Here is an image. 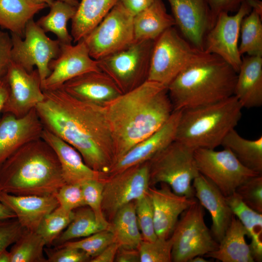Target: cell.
Listing matches in <instances>:
<instances>
[{"label":"cell","mask_w":262,"mask_h":262,"mask_svg":"<svg viewBox=\"0 0 262 262\" xmlns=\"http://www.w3.org/2000/svg\"><path fill=\"white\" fill-rule=\"evenodd\" d=\"M110 224V230L119 247L138 249L143 239L137 221L135 201L119 209Z\"/></svg>","instance_id":"4dcf8cb0"},{"label":"cell","mask_w":262,"mask_h":262,"mask_svg":"<svg viewBox=\"0 0 262 262\" xmlns=\"http://www.w3.org/2000/svg\"><path fill=\"white\" fill-rule=\"evenodd\" d=\"M149 187L148 161L107 176L102 192V210L105 218L110 223L119 209L147 194Z\"/></svg>","instance_id":"4fadbf2b"},{"label":"cell","mask_w":262,"mask_h":262,"mask_svg":"<svg viewBox=\"0 0 262 262\" xmlns=\"http://www.w3.org/2000/svg\"><path fill=\"white\" fill-rule=\"evenodd\" d=\"M194 156L199 173L213 183L226 197L249 179L258 175L243 164L228 148H197Z\"/></svg>","instance_id":"8fae6325"},{"label":"cell","mask_w":262,"mask_h":262,"mask_svg":"<svg viewBox=\"0 0 262 262\" xmlns=\"http://www.w3.org/2000/svg\"><path fill=\"white\" fill-rule=\"evenodd\" d=\"M149 186L148 193L153 206L155 230L158 238H169L181 214L196 200L175 193L168 185Z\"/></svg>","instance_id":"d6986e66"},{"label":"cell","mask_w":262,"mask_h":262,"mask_svg":"<svg viewBox=\"0 0 262 262\" xmlns=\"http://www.w3.org/2000/svg\"><path fill=\"white\" fill-rule=\"evenodd\" d=\"M119 246L115 241L108 246L98 256L93 258L90 262H113L118 249Z\"/></svg>","instance_id":"681fc988"},{"label":"cell","mask_w":262,"mask_h":262,"mask_svg":"<svg viewBox=\"0 0 262 262\" xmlns=\"http://www.w3.org/2000/svg\"><path fill=\"white\" fill-rule=\"evenodd\" d=\"M251 7L252 10L262 16V2L260 0H246Z\"/></svg>","instance_id":"db71d44e"},{"label":"cell","mask_w":262,"mask_h":262,"mask_svg":"<svg viewBox=\"0 0 262 262\" xmlns=\"http://www.w3.org/2000/svg\"><path fill=\"white\" fill-rule=\"evenodd\" d=\"M47 7L31 0H0V28L23 38L27 23Z\"/></svg>","instance_id":"f1b7e54d"},{"label":"cell","mask_w":262,"mask_h":262,"mask_svg":"<svg viewBox=\"0 0 262 262\" xmlns=\"http://www.w3.org/2000/svg\"><path fill=\"white\" fill-rule=\"evenodd\" d=\"M58 56L49 63L50 73L42 82L43 91L61 88L67 81L87 72L99 70L81 40L76 45L60 44Z\"/></svg>","instance_id":"2e32d148"},{"label":"cell","mask_w":262,"mask_h":262,"mask_svg":"<svg viewBox=\"0 0 262 262\" xmlns=\"http://www.w3.org/2000/svg\"><path fill=\"white\" fill-rule=\"evenodd\" d=\"M47 262H86L91 258L81 249L60 246L51 249L44 248Z\"/></svg>","instance_id":"ee69618b"},{"label":"cell","mask_w":262,"mask_h":262,"mask_svg":"<svg viewBox=\"0 0 262 262\" xmlns=\"http://www.w3.org/2000/svg\"><path fill=\"white\" fill-rule=\"evenodd\" d=\"M233 213L240 221L251 239L249 244L255 261L262 260V213L246 205L236 193L226 196Z\"/></svg>","instance_id":"f546056e"},{"label":"cell","mask_w":262,"mask_h":262,"mask_svg":"<svg viewBox=\"0 0 262 262\" xmlns=\"http://www.w3.org/2000/svg\"><path fill=\"white\" fill-rule=\"evenodd\" d=\"M260 15L252 10L242 20L239 52L242 56H262V22Z\"/></svg>","instance_id":"d590c367"},{"label":"cell","mask_w":262,"mask_h":262,"mask_svg":"<svg viewBox=\"0 0 262 262\" xmlns=\"http://www.w3.org/2000/svg\"><path fill=\"white\" fill-rule=\"evenodd\" d=\"M61 87L79 100L101 107L123 94L112 79L100 70L80 75Z\"/></svg>","instance_id":"44dd1931"},{"label":"cell","mask_w":262,"mask_h":262,"mask_svg":"<svg viewBox=\"0 0 262 262\" xmlns=\"http://www.w3.org/2000/svg\"><path fill=\"white\" fill-rule=\"evenodd\" d=\"M5 78L9 91L2 113L21 117L43 100L42 82L36 68L29 72L12 61Z\"/></svg>","instance_id":"9a60e30c"},{"label":"cell","mask_w":262,"mask_h":262,"mask_svg":"<svg viewBox=\"0 0 262 262\" xmlns=\"http://www.w3.org/2000/svg\"><path fill=\"white\" fill-rule=\"evenodd\" d=\"M209 261H207L204 259L202 256H196L192 258L189 262H207Z\"/></svg>","instance_id":"9f6ffc18"},{"label":"cell","mask_w":262,"mask_h":262,"mask_svg":"<svg viewBox=\"0 0 262 262\" xmlns=\"http://www.w3.org/2000/svg\"><path fill=\"white\" fill-rule=\"evenodd\" d=\"M237 73L218 56L208 54L167 86L174 111L215 103L234 94Z\"/></svg>","instance_id":"277c9868"},{"label":"cell","mask_w":262,"mask_h":262,"mask_svg":"<svg viewBox=\"0 0 262 262\" xmlns=\"http://www.w3.org/2000/svg\"><path fill=\"white\" fill-rule=\"evenodd\" d=\"M0 262H11L10 253L6 249L0 252Z\"/></svg>","instance_id":"11a10c76"},{"label":"cell","mask_w":262,"mask_h":262,"mask_svg":"<svg viewBox=\"0 0 262 262\" xmlns=\"http://www.w3.org/2000/svg\"><path fill=\"white\" fill-rule=\"evenodd\" d=\"M221 146L230 150L245 166L262 174V136L255 140H248L241 136L234 129L225 137Z\"/></svg>","instance_id":"1f68e13d"},{"label":"cell","mask_w":262,"mask_h":262,"mask_svg":"<svg viewBox=\"0 0 262 262\" xmlns=\"http://www.w3.org/2000/svg\"><path fill=\"white\" fill-rule=\"evenodd\" d=\"M65 184L56 154L41 138L24 144L0 165V192L55 196Z\"/></svg>","instance_id":"3957f363"},{"label":"cell","mask_w":262,"mask_h":262,"mask_svg":"<svg viewBox=\"0 0 262 262\" xmlns=\"http://www.w3.org/2000/svg\"><path fill=\"white\" fill-rule=\"evenodd\" d=\"M181 35L203 50L205 37L212 26L211 12L206 0H167Z\"/></svg>","instance_id":"e0dca14e"},{"label":"cell","mask_w":262,"mask_h":262,"mask_svg":"<svg viewBox=\"0 0 262 262\" xmlns=\"http://www.w3.org/2000/svg\"><path fill=\"white\" fill-rule=\"evenodd\" d=\"M172 241L170 237L167 239L157 238L153 241L142 240L138 250L140 262H170Z\"/></svg>","instance_id":"f35d334b"},{"label":"cell","mask_w":262,"mask_h":262,"mask_svg":"<svg viewBox=\"0 0 262 262\" xmlns=\"http://www.w3.org/2000/svg\"><path fill=\"white\" fill-rule=\"evenodd\" d=\"M45 246L36 231L24 229L9 251L11 262H47L43 252Z\"/></svg>","instance_id":"e575fe53"},{"label":"cell","mask_w":262,"mask_h":262,"mask_svg":"<svg viewBox=\"0 0 262 262\" xmlns=\"http://www.w3.org/2000/svg\"><path fill=\"white\" fill-rule=\"evenodd\" d=\"M235 193L252 210L262 213V176L253 177L241 184Z\"/></svg>","instance_id":"b9f144b4"},{"label":"cell","mask_w":262,"mask_h":262,"mask_svg":"<svg viewBox=\"0 0 262 262\" xmlns=\"http://www.w3.org/2000/svg\"><path fill=\"white\" fill-rule=\"evenodd\" d=\"M134 16L148 7L153 0H119Z\"/></svg>","instance_id":"f907efd6"},{"label":"cell","mask_w":262,"mask_h":262,"mask_svg":"<svg viewBox=\"0 0 262 262\" xmlns=\"http://www.w3.org/2000/svg\"><path fill=\"white\" fill-rule=\"evenodd\" d=\"M252 9L246 0L233 15L220 13L204 40L203 50L215 55L228 64L237 73L242 56L239 49V38L242 20Z\"/></svg>","instance_id":"5bb4252c"},{"label":"cell","mask_w":262,"mask_h":262,"mask_svg":"<svg viewBox=\"0 0 262 262\" xmlns=\"http://www.w3.org/2000/svg\"><path fill=\"white\" fill-rule=\"evenodd\" d=\"M181 110L174 111L166 122L153 133L140 141L117 160L108 176L151 159L175 140Z\"/></svg>","instance_id":"ffe728a7"},{"label":"cell","mask_w":262,"mask_h":262,"mask_svg":"<svg viewBox=\"0 0 262 262\" xmlns=\"http://www.w3.org/2000/svg\"><path fill=\"white\" fill-rule=\"evenodd\" d=\"M119 0H82L71 19L74 43L82 39L96 27Z\"/></svg>","instance_id":"83f0119b"},{"label":"cell","mask_w":262,"mask_h":262,"mask_svg":"<svg viewBox=\"0 0 262 262\" xmlns=\"http://www.w3.org/2000/svg\"><path fill=\"white\" fill-rule=\"evenodd\" d=\"M59 206L67 211L85 206L81 184H67L63 185L55 194Z\"/></svg>","instance_id":"7bdbcfd3"},{"label":"cell","mask_w":262,"mask_h":262,"mask_svg":"<svg viewBox=\"0 0 262 262\" xmlns=\"http://www.w3.org/2000/svg\"><path fill=\"white\" fill-rule=\"evenodd\" d=\"M43 91L35 109L44 128L73 147L89 167L107 176L115 156L104 107L79 100L62 87Z\"/></svg>","instance_id":"6da1fadb"},{"label":"cell","mask_w":262,"mask_h":262,"mask_svg":"<svg viewBox=\"0 0 262 262\" xmlns=\"http://www.w3.org/2000/svg\"><path fill=\"white\" fill-rule=\"evenodd\" d=\"M49 7V13L36 23L46 33L55 34L60 44H71L73 38L68 31L67 24L73 17L77 7L59 0H54Z\"/></svg>","instance_id":"d6a6232c"},{"label":"cell","mask_w":262,"mask_h":262,"mask_svg":"<svg viewBox=\"0 0 262 262\" xmlns=\"http://www.w3.org/2000/svg\"><path fill=\"white\" fill-rule=\"evenodd\" d=\"M74 214V211H67L58 206L44 217L36 232L44 240L46 246L52 245L72 221Z\"/></svg>","instance_id":"8d00e7d4"},{"label":"cell","mask_w":262,"mask_h":262,"mask_svg":"<svg viewBox=\"0 0 262 262\" xmlns=\"http://www.w3.org/2000/svg\"><path fill=\"white\" fill-rule=\"evenodd\" d=\"M37 3H45L49 7L53 2L54 0H31Z\"/></svg>","instance_id":"6f0895ef"},{"label":"cell","mask_w":262,"mask_h":262,"mask_svg":"<svg viewBox=\"0 0 262 262\" xmlns=\"http://www.w3.org/2000/svg\"><path fill=\"white\" fill-rule=\"evenodd\" d=\"M134 15L119 0L82 39L96 60L120 51L134 41Z\"/></svg>","instance_id":"30bf717a"},{"label":"cell","mask_w":262,"mask_h":262,"mask_svg":"<svg viewBox=\"0 0 262 262\" xmlns=\"http://www.w3.org/2000/svg\"><path fill=\"white\" fill-rule=\"evenodd\" d=\"M24 229L16 218L0 220V252L13 244Z\"/></svg>","instance_id":"f6af8a7d"},{"label":"cell","mask_w":262,"mask_h":262,"mask_svg":"<svg viewBox=\"0 0 262 262\" xmlns=\"http://www.w3.org/2000/svg\"><path fill=\"white\" fill-rule=\"evenodd\" d=\"M105 179L87 180L81 184V187L85 205L94 212L97 221L110 230V223L105 218L102 210V192Z\"/></svg>","instance_id":"74e56055"},{"label":"cell","mask_w":262,"mask_h":262,"mask_svg":"<svg viewBox=\"0 0 262 262\" xmlns=\"http://www.w3.org/2000/svg\"><path fill=\"white\" fill-rule=\"evenodd\" d=\"M195 149L174 141L154 155L148 162L149 186L164 183L176 194L194 198L192 185L199 174Z\"/></svg>","instance_id":"8992f818"},{"label":"cell","mask_w":262,"mask_h":262,"mask_svg":"<svg viewBox=\"0 0 262 262\" xmlns=\"http://www.w3.org/2000/svg\"><path fill=\"white\" fill-rule=\"evenodd\" d=\"M16 218L15 214L0 200V220Z\"/></svg>","instance_id":"f5cc1de1"},{"label":"cell","mask_w":262,"mask_h":262,"mask_svg":"<svg viewBox=\"0 0 262 262\" xmlns=\"http://www.w3.org/2000/svg\"><path fill=\"white\" fill-rule=\"evenodd\" d=\"M195 196L211 215V233L218 243L223 237L233 215L226 196L210 180L199 174L193 180Z\"/></svg>","instance_id":"7402d4cb"},{"label":"cell","mask_w":262,"mask_h":262,"mask_svg":"<svg viewBox=\"0 0 262 262\" xmlns=\"http://www.w3.org/2000/svg\"><path fill=\"white\" fill-rule=\"evenodd\" d=\"M246 236L245 227L233 214L217 248L205 256L222 262H253L250 246L246 240Z\"/></svg>","instance_id":"484cf974"},{"label":"cell","mask_w":262,"mask_h":262,"mask_svg":"<svg viewBox=\"0 0 262 262\" xmlns=\"http://www.w3.org/2000/svg\"><path fill=\"white\" fill-rule=\"evenodd\" d=\"M66 3H67L72 6L78 7L80 2L78 0H59Z\"/></svg>","instance_id":"680465c9"},{"label":"cell","mask_w":262,"mask_h":262,"mask_svg":"<svg viewBox=\"0 0 262 262\" xmlns=\"http://www.w3.org/2000/svg\"><path fill=\"white\" fill-rule=\"evenodd\" d=\"M43 130L35 108L21 117L3 113L0 118V165L24 144L41 138Z\"/></svg>","instance_id":"ac0fdd59"},{"label":"cell","mask_w":262,"mask_h":262,"mask_svg":"<svg viewBox=\"0 0 262 262\" xmlns=\"http://www.w3.org/2000/svg\"><path fill=\"white\" fill-rule=\"evenodd\" d=\"M115 262H140L139 251L138 249L119 247L116 252Z\"/></svg>","instance_id":"c3c4849f"},{"label":"cell","mask_w":262,"mask_h":262,"mask_svg":"<svg viewBox=\"0 0 262 262\" xmlns=\"http://www.w3.org/2000/svg\"><path fill=\"white\" fill-rule=\"evenodd\" d=\"M12 48L11 35L0 30V79L6 76L11 63Z\"/></svg>","instance_id":"bcb514c9"},{"label":"cell","mask_w":262,"mask_h":262,"mask_svg":"<svg viewBox=\"0 0 262 262\" xmlns=\"http://www.w3.org/2000/svg\"><path fill=\"white\" fill-rule=\"evenodd\" d=\"M104 108L115 162L161 127L174 111L167 87L147 80L122 94Z\"/></svg>","instance_id":"7a4b0ae2"},{"label":"cell","mask_w":262,"mask_h":262,"mask_svg":"<svg viewBox=\"0 0 262 262\" xmlns=\"http://www.w3.org/2000/svg\"><path fill=\"white\" fill-rule=\"evenodd\" d=\"M10 35L12 61L29 72L35 66L42 82L50 73V61L59 54V41L49 37L33 19L27 23L23 38L13 33Z\"/></svg>","instance_id":"7c38bea8"},{"label":"cell","mask_w":262,"mask_h":262,"mask_svg":"<svg viewBox=\"0 0 262 262\" xmlns=\"http://www.w3.org/2000/svg\"><path fill=\"white\" fill-rule=\"evenodd\" d=\"M8 85L5 77L0 79V114L8 95Z\"/></svg>","instance_id":"816d5d0a"},{"label":"cell","mask_w":262,"mask_h":262,"mask_svg":"<svg viewBox=\"0 0 262 262\" xmlns=\"http://www.w3.org/2000/svg\"><path fill=\"white\" fill-rule=\"evenodd\" d=\"M241 106L247 109L262 105V56L242 57L237 72L234 94Z\"/></svg>","instance_id":"d4e9b609"},{"label":"cell","mask_w":262,"mask_h":262,"mask_svg":"<svg viewBox=\"0 0 262 262\" xmlns=\"http://www.w3.org/2000/svg\"><path fill=\"white\" fill-rule=\"evenodd\" d=\"M154 41H134L124 49L97 60L98 68L122 93L131 91L147 80Z\"/></svg>","instance_id":"ba28073f"},{"label":"cell","mask_w":262,"mask_h":262,"mask_svg":"<svg viewBox=\"0 0 262 262\" xmlns=\"http://www.w3.org/2000/svg\"><path fill=\"white\" fill-rule=\"evenodd\" d=\"M114 242L115 238L112 231L109 229H104L82 240L75 241L71 240L58 246H68L81 249L92 259Z\"/></svg>","instance_id":"ab89813d"},{"label":"cell","mask_w":262,"mask_h":262,"mask_svg":"<svg viewBox=\"0 0 262 262\" xmlns=\"http://www.w3.org/2000/svg\"><path fill=\"white\" fill-rule=\"evenodd\" d=\"M204 208L197 200L180 215L170 236L172 262H189L196 256L215 250L219 243L204 219Z\"/></svg>","instance_id":"9c48e42d"},{"label":"cell","mask_w":262,"mask_h":262,"mask_svg":"<svg viewBox=\"0 0 262 262\" xmlns=\"http://www.w3.org/2000/svg\"><path fill=\"white\" fill-rule=\"evenodd\" d=\"M74 211V217L66 228L54 240L56 246L76 238L85 237L98 231L108 229L99 223L92 210L87 206Z\"/></svg>","instance_id":"836d02e7"},{"label":"cell","mask_w":262,"mask_h":262,"mask_svg":"<svg viewBox=\"0 0 262 262\" xmlns=\"http://www.w3.org/2000/svg\"><path fill=\"white\" fill-rule=\"evenodd\" d=\"M0 200L25 229L36 231L41 222L59 206L55 195H15L0 192Z\"/></svg>","instance_id":"cb8c5ba5"},{"label":"cell","mask_w":262,"mask_h":262,"mask_svg":"<svg viewBox=\"0 0 262 262\" xmlns=\"http://www.w3.org/2000/svg\"><path fill=\"white\" fill-rule=\"evenodd\" d=\"M208 54L171 27L154 41L147 80L167 87L180 73Z\"/></svg>","instance_id":"52a82bcc"},{"label":"cell","mask_w":262,"mask_h":262,"mask_svg":"<svg viewBox=\"0 0 262 262\" xmlns=\"http://www.w3.org/2000/svg\"><path fill=\"white\" fill-rule=\"evenodd\" d=\"M210 7L213 26L218 15L222 12H236L246 0H206ZM212 28V27H211Z\"/></svg>","instance_id":"7dc6e473"},{"label":"cell","mask_w":262,"mask_h":262,"mask_svg":"<svg viewBox=\"0 0 262 262\" xmlns=\"http://www.w3.org/2000/svg\"><path fill=\"white\" fill-rule=\"evenodd\" d=\"M234 96L220 101L181 110L175 141L194 149H215L242 117Z\"/></svg>","instance_id":"5b68a950"},{"label":"cell","mask_w":262,"mask_h":262,"mask_svg":"<svg viewBox=\"0 0 262 262\" xmlns=\"http://www.w3.org/2000/svg\"><path fill=\"white\" fill-rule=\"evenodd\" d=\"M135 204L137 221L143 240H155L158 237L154 227L153 206L148 192L136 200Z\"/></svg>","instance_id":"60d3db41"},{"label":"cell","mask_w":262,"mask_h":262,"mask_svg":"<svg viewBox=\"0 0 262 262\" xmlns=\"http://www.w3.org/2000/svg\"><path fill=\"white\" fill-rule=\"evenodd\" d=\"M176 26L163 0H153L133 17L134 41L155 40L168 29Z\"/></svg>","instance_id":"4316f807"},{"label":"cell","mask_w":262,"mask_h":262,"mask_svg":"<svg viewBox=\"0 0 262 262\" xmlns=\"http://www.w3.org/2000/svg\"><path fill=\"white\" fill-rule=\"evenodd\" d=\"M41 138L56 154L66 183L82 184L88 180L104 179L107 177L89 167L73 147L44 128Z\"/></svg>","instance_id":"603a6c76"}]
</instances>
